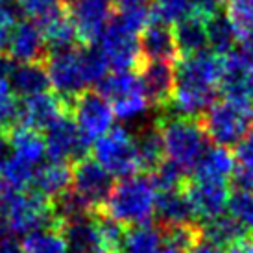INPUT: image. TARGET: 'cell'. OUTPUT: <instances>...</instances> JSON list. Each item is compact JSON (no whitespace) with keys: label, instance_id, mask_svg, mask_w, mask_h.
Listing matches in <instances>:
<instances>
[{"label":"cell","instance_id":"1","mask_svg":"<svg viewBox=\"0 0 253 253\" xmlns=\"http://www.w3.org/2000/svg\"><path fill=\"white\" fill-rule=\"evenodd\" d=\"M222 72L224 56H218L212 50L177 57L176 85L169 109L185 117H202L214 104Z\"/></svg>","mask_w":253,"mask_h":253},{"label":"cell","instance_id":"2","mask_svg":"<svg viewBox=\"0 0 253 253\" xmlns=\"http://www.w3.org/2000/svg\"><path fill=\"white\" fill-rule=\"evenodd\" d=\"M157 189L150 176L122 177L113 185L106 204L100 211L117 220L124 227L152 224L155 218Z\"/></svg>","mask_w":253,"mask_h":253},{"label":"cell","instance_id":"3","mask_svg":"<svg viewBox=\"0 0 253 253\" xmlns=\"http://www.w3.org/2000/svg\"><path fill=\"white\" fill-rule=\"evenodd\" d=\"M155 122L163 135L165 159L190 174L200 157L209 148V137L202 126L200 117L165 113L157 117Z\"/></svg>","mask_w":253,"mask_h":253},{"label":"cell","instance_id":"4","mask_svg":"<svg viewBox=\"0 0 253 253\" xmlns=\"http://www.w3.org/2000/svg\"><path fill=\"white\" fill-rule=\"evenodd\" d=\"M7 231L28 235L32 231L61 224L54 211V202L39 190H17L0 198Z\"/></svg>","mask_w":253,"mask_h":253},{"label":"cell","instance_id":"5","mask_svg":"<svg viewBox=\"0 0 253 253\" xmlns=\"http://www.w3.org/2000/svg\"><path fill=\"white\" fill-rule=\"evenodd\" d=\"M209 141L218 146H237L253 126V104L224 98L200 117Z\"/></svg>","mask_w":253,"mask_h":253},{"label":"cell","instance_id":"6","mask_svg":"<svg viewBox=\"0 0 253 253\" xmlns=\"http://www.w3.org/2000/svg\"><path fill=\"white\" fill-rule=\"evenodd\" d=\"M44 67L50 80V87L67 104L91 85L87 59H85V46L82 44H74L61 50H50L44 59Z\"/></svg>","mask_w":253,"mask_h":253},{"label":"cell","instance_id":"7","mask_svg":"<svg viewBox=\"0 0 253 253\" xmlns=\"http://www.w3.org/2000/svg\"><path fill=\"white\" fill-rule=\"evenodd\" d=\"M92 159L113 177H129L141 172L135 135L124 126H115L104 137L92 142Z\"/></svg>","mask_w":253,"mask_h":253},{"label":"cell","instance_id":"8","mask_svg":"<svg viewBox=\"0 0 253 253\" xmlns=\"http://www.w3.org/2000/svg\"><path fill=\"white\" fill-rule=\"evenodd\" d=\"M96 91L106 96L115 117L124 122L141 117L148 111V107H152L144 94L139 74L131 71H115L107 74L98 84Z\"/></svg>","mask_w":253,"mask_h":253},{"label":"cell","instance_id":"9","mask_svg":"<svg viewBox=\"0 0 253 253\" xmlns=\"http://www.w3.org/2000/svg\"><path fill=\"white\" fill-rule=\"evenodd\" d=\"M69 113L76 124L78 131L91 144L98 141L100 137H104L113 127L115 113L111 109V104L107 102L106 96H102L94 89H85L76 98L71 100Z\"/></svg>","mask_w":253,"mask_h":253},{"label":"cell","instance_id":"10","mask_svg":"<svg viewBox=\"0 0 253 253\" xmlns=\"http://www.w3.org/2000/svg\"><path fill=\"white\" fill-rule=\"evenodd\" d=\"M96 46L106 56L113 71H133L141 63L139 34L127 28L117 15H113L107 28L96 41Z\"/></svg>","mask_w":253,"mask_h":253},{"label":"cell","instance_id":"11","mask_svg":"<svg viewBox=\"0 0 253 253\" xmlns=\"http://www.w3.org/2000/svg\"><path fill=\"white\" fill-rule=\"evenodd\" d=\"M113 185L111 174L89 155L72 163V190L91 207L92 212L104 207Z\"/></svg>","mask_w":253,"mask_h":253},{"label":"cell","instance_id":"12","mask_svg":"<svg viewBox=\"0 0 253 253\" xmlns=\"http://www.w3.org/2000/svg\"><path fill=\"white\" fill-rule=\"evenodd\" d=\"M65 6L74 22L78 42L82 46L96 44L113 17V0H71Z\"/></svg>","mask_w":253,"mask_h":253},{"label":"cell","instance_id":"13","mask_svg":"<svg viewBox=\"0 0 253 253\" xmlns=\"http://www.w3.org/2000/svg\"><path fill=\"white\" fill-rule=\"evenodd\" d=\"M44 142H46V155L50 159L69 163H76L87 157L92 146L78 131L71 113L61 117L44 131Z\"/></svg>","mask_w":253,"mask_h":253},{"label":"cell","instance_id":"14","mask_svg":"<svg viewBox=\"0 0 253 253\" xmlns=\"http://www.w3.org/2000/svg\"><path fill=\"white\" fill-rule=\"evenodd\" d=\"M183 192L189 200L194 216L204 222L220 216L224 209H227L229 189H227L225 181H209V179L189 177L187 183L183 185Z\"/></svg>","mask_w":253,"mask_h":253},{"label":"cell","instance_id":"15","mask_svg":"<svg viewBox=\"0 0 253 253\" xmlns=\"http://www.w3.org/2000/svg\"><path fill=\"white\" fill-rule=\"evenodd\" d=\"M65 115H69V104L56 92L44 91L21 98L17 124L28 126L37 131H46Z\"/></svg>","mask_w":253,"mask_h":253},{"label":"cell","instance_id":"16","mask_svg":"<svg viewBox=\"0 0 253 253\" xmlns=\"http://www.w3.org/2000/svg\"><path fill=\"white\" fill-rule=\"evenodd\" d=\"M139 80L152 107L167 111L176 85V61H144L139 67Z\"/></svg>","mask_w":253,"mask_h":253},{"label":"cell","instance_id":"17","mask_svg":"<svg viewBox=\"0 0 253 253\" xmlns=\"http://www.w3.org/2000/svg\"><path fill=\"white\" fill-rule=\"evenodd\" d=\"M7 57L17 63H42L48 56V48L42 32L34 19L17 21L7 39Z\"/></svg>","mask_w":253,"mask_h":253},{"label":"cell","instance_id":"18","mask_svg":"<svg viewBox=\"0 0 253 253\" xmlns=\"http://www.w3.org/2000/svg\"><path fill=\"white\" fill-rule=\"evenodd\" d=\"M220 91L224 92V98L253 104V67L239 50H231L224 56Z\"/></svg>","mask_w":253,"mask_h":253},{"label":"cell","instance_id":"19","mask_svg":"<svg viewBox=\"0 0 253 253\" xmlns=\"http://www.w3.org/2000/svg\"><path fill=\"white\" fill-rule=\"evenodd\" d=\"M141 59L144 61H177V46L170 24L152 19L139 36Z\"/></svg>","mask_w":253,"mask_h":253},{"label":"cell","instance_id":"20","mask_svg":"<svg viewBox=\"0 0 253 253\" xmlns=\"http://www.w3.org/2000/svg\"><path fill=\"white\" fill-rule=\"evenodd\" d=\"M155 220L161 227H179L196 224V216L183 189L159 190L155 200Z\"/></svg>","mask_w":253,"mask_h":253},{"label":"cell","instance_id":"21","mask_svg":"<svg viewBox=\"0 0 253 253\" xmlns=\"http://www.w3.org/2000/svg\"><path fill=\"white\" fill-rule=\"evenodd\" d=\"M36 22L41 28L48 52L50 50L69 48L78 42L76 28H74V22H72L65 4L57 6L56 9H52L50 13H46Z\"/></svg>","mask_w":253,"mask_h":253},{"label":"cell","instance_id":"22","mask_svg":"<svg viewBox=\"0 0 253 253\" xmlns=\"http://www.w3.org/2000/svg\"><path fill=\"white\" fill-rule=\"evenodd\" d=\"M9 154L22 159L32 167H39L46 155V142L44 135L37 129H32L22 124H15L6 131Z\"/></svg>","mask_w":253,"mask_h":253},{"label":"cell","instance_id":"23","mask_svg":"<svg viewBox=\"0 0 253 253\" xmlns=\"http://www.w3.org/2000/svg\"><path fill=\"white\" fill-rule=\"evenodd\" d=\"M69 253H104L92 214L61 222Z\"/></svg>","mask_w":253,"mask_h":253},{"label":"cell","instance_id":"24","mask_svg":"<svg viewBox=\"0 0 253 253\" xmlns=\"http://www.w3.org/2000/svg\"><path fill=\"white\" fill-rule=\"evenodd\" d=\"M174 39H176L177 54L179 57L194 56L207 50L209 41H207V19L196 15L194 11L183 17L181 21L174 24Z\"/></svg>","mask_w":253,"mask_h":253},{"label":"cell","instance_id":"25","mask_svg":"<svg viewBox=\"0 0 253 253\" xmlns=\"http://www.w3.org/2000/svg\"><path fill=\"white\" fill-rule=\"evenodd\" d=\"M36 190L56 200L72 187V163L54 161L50 159L44 165H39L34 176Z\"/></svg>","mask_w":253,"mask_h":253},{"label":"cell","instance_id":"26","mask_svg":"<svg viewBox=\"0 0 253 253\" xmlns=\"http://www.w3.org/2000/svg\"><path fill=\"white\" fill-rule=\"evenodd\" d=\"M7 82L15 94L21 98L48 91L50 87L44 61L42 63H17L9 72Z\"/></svg>","mask_w":253,"mask_h":253},{"label":"cell","instance_id":"27","mask_svg":"<svg viewBox=\"0 0 253 253\" xmlns=\"http://www.w3.org/2000/svg\"><path fill=\"white\" fill-rule=\"evenodd\" d=\"M235 154L225 146L207 148L200 161L194 167L196 179H209V181H227L235 169Z\"/></svg>","mask_w":253,"mask_h":253},{"label":"cell","instance_id":"28","mask_svg":"<svg viewBox=\"0 0 253 253\" xmlns=\"http://www.w3.org/2000/svg\"><path fill=\"white\" fill-rule=\"evenodd\" d=\"M135 135V144H137V155H139V165L141 172L152 174L163 161H165V144H163L161 129L157 122L144 124Z\"/></svg>","mask_w":253,"mask_h":253},{"label":"cell","instance_id":"29","mask_svg":"<svg viewBox=\"0 0 253 253\" xmlns=\"http://www.w3.org/2000/svg\"><path fill=\"white\" fill-rule=\"evenodd\" d=\"M37 167H32L22 159L7 154L0 159V185L7 190H26L34 183Z\"/></svg>","mask_w":253,"mask_h":253},{"label":"cell","instance_id":"30","mask_svg":"<svg viewBox=\"0 0 253 253\" xmlns=\"http://www.w3.org/2000/svg\"><path fill=\"white\" fill-rule=\"evenodd\" d=\"M22 250L24 253H69L61 224L42 227L24 235Z\"/></svg>","mask_w":253,"mask_h":253},{"label":"cell","instance_id":"31","mask_svg":"<svg viewBox=\"0 0 253 253\" xmlns=\"http://www.w3.org/2000/svg\"><path fill=\"white\" fill-rule=\"evenodd\" d=\"M200 233H202L204 240L220 248L231 246L233 242H237L244 235H248L239 225V222H235L231 216H222V214L204 222V225H200Z\"/></svg>","mask_w":253,"mask_h":253},{"label":"cell","instance_id":"32","mask_svg":"<svg viewBox=\"0 0 253 253\" xmlns=\"http://www.w3.org/2000/svg\"><path fill=\"white\" fill-rule=\"evenodd\" d=\"M207 41H209V48L218 54V56H225L231 50H235V42L239 41V36L233 28V24L225 15L218 13L207 19Z\"/></svg>","mask_w":253,"mask_h":253},{"label":"cell","instance_id":"33","mask_svg":"<svg viewBox=\"0 0 253 253\" xmlns=\"http://www.w3.org/2000/svg\"><path fill=\"white\" fill-rule=\"evenodd\" d=\"M227 209H229V216L235 222H239L244 231H253V192L235 190L229 196Z\"/></svg>","mask_w":253,"mask_h":253},{"label":"cell","instance_id":"34","mask_svg":"<svg viewBox=\"0 0 253 253\" xmlns=\"http://www.w3.org/2000/svg\"><path fill=\"white\" fill-rule=\"evenodd\" d=\"M227 19L233 24L239 39L253 32V0H227Z\"/></svg>","mask_w":253,"mask_h":253},{"label":"cell","instance_id":"35","mask_svg":"<svg viewBox=\"0 0 253 253\" xmlns=\"http://www.w3.org/2000/svg\"><path fill=\"white\" fill-rule=\"evenodd\" d=\"M19 102L7 78H0V131H7L17 124Z\"/></svg>","mask_w":253,"mask_h":253},{"label":"cell","instance_id":"36","mask_svg":"<svg viewBox=\"0 0 253 253\" xmlns=\"http://www.w3.org/2000/svg\"><path fill=\"white\" fill-rule=\"evenodd\" d=\"M190 9H192L190 0H155L152 7L155 19L167 24H176L190 13Z\"/></svg>","mask_w":253,"mask_h":253},{"label":"cell","instance_id":"37","mask_svg":"<svg viewBox=\"0 0 253 253\" xmlns=\"http://www.w3.org/2000/svg\"><path fill=\"white\" fill-rule=\"evenodd\" d=\"M15 2L34 21H39L41 17H44L52 9H56L57 6L63 4L61 0H15Z\"/></svg>","mask_w":253,"mask_h":253},{"label":"cell","instance_id":"38","mask_svg":"<svg viewBox=\"0 0 253 253\" xmlns=\"http://www.w3.org/2000/svg\"><path fill=\"white\" fill-rule=\"evenodd\" d=\"M233 187L237 190H248L253 192V169L246 167V165H239L235 163V169L231 174Z\"/></svg>","mask_w":253,"mask_h":253},{"label":"cell","instance_id":"39","mask_svg":"<svg viewBox=\"0 0 253 253\" xmlns=\"http://www.w3.org/2000/svg\"><path fill=\"white\" fill-rule=\"evenodd\" d=\"M15 24H17L15 7H0V50L7 44L9 34Z\"/></svg>","mask_w":253,"mask_h":253},{"label":"cell","instance_id":"40","mask_svg":"<svg viewBox=\"0 0 253 253\" xmlns=\"http://www.w3.org/2000/svg\"><path fill=\"white\" fill-rule=\"evenodd\" d=\"M227 0H190L192 11L204 19H209L212 15H218L220 9L225 6Z\"/></svg>","mask_w":253,"mask_h":253},{"label":"cell","instance_id":"41","mask_svg":"<svg viewBox=\"0 0 253 253\" xmlns=\"http://www.w3.org/2000/svg\"><path fill=\"white\" fill-rule=\"evenodd\" d=\"M235 148H237L235 161L239 163V165H246V167H252L253 169V131H250Z\"/></svg>","mask_w":253,"mask_h":253},{"label":"cell","instance_id":"42","mask_svg":"<svg viewBox=\"0 0 253 253\" xmlns=\"http://www.w3.org/2000/svg\"><path fill=\"white\" fill-rule=\"evenodd\" d=\"M0 253H24L22 242L17 239V235L7 231L0 237Z\"/></svg>","mask_w":253,"mask_h":253},{"label":"cell","instance_id":"43","mask_svg":"<svg viewBox=\"0 0 253 253\" xmlns=\"http://www.w3.org/2000/svg\"><path fill=\"white\" fill-rule=\"evenodd\" d=\"M227 253H253V237L252 235H244L242 239L233 242Z\"/></svg>","mask_w":253,"mask_h":253},{"label":"cell","instance_id":"44","mask_svg":"<svg viewBox=\"0 0 253 253\" xmlns=\"http://www.w3.org/2000/svg\"><path fill=\"white\" fill-rule=\"evenodd\" d=\"M187 253H225V252L220 246H214V244H211V242L200 239Z\"/></svg>","mask_w":253,"mask_h":253},{"label":"cell","instance_id":"45","mask_svg":"<svg viewBox=\"0 0 253 253\" xmlns=\"http://www.w3.org/2000/svg\"><path fill=\"white\" fill-rule=\"evenodd\" d=\"M115 6L119 7V11L122 9H139V7H152L150 2L152 0H113Z\"/></svg>","mask_w":253,"mask_h":253},{"label":"cell","instance_id":"46","mask_svg":"<svg viewBox=\"0 0 253 253\" xmlns=\"http://www.w3.org/2000/svg\"><path fill=\"white\" fill-rule=\"evenodd\" d=\"M13 69V63H11V59L4 54H0V78H7L9 76V72Z\"/></svg>","mask_w":253,"mask_h":253},{"label":"cell","instance_id":"47","mask_svg":"<svg viewBox=\"0 0 253 253\" xmlns=\"http://www.w3.org/2000/svg\"><path fill=\"white\" fill-rule=\"evenodd\" d=\"M0 214H2V202H0Z\"/></svg>","mask_w":253,"mask_h":253}]
</instances>
